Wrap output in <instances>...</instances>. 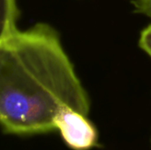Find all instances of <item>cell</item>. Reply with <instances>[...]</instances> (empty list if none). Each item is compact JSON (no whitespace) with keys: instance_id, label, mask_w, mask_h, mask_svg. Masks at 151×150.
I'll list each match as a JSON object with an SVG mask.
<instances>
[{"instance_id":"1","label":"cell","mask_w":151,"mask_h":150,"mask_svg":"<svg viewBox=\"0 0 151 150\" xmlns=\"http://www.w3.org/2000/svg\"><path fill=\"white\" fill-rule=\"evenodd\" d=\"M68 106L86 116L90 99L58 32L50 24L0 37V124L6 134L56 131L59 111Z\"/></svg>"},{"instance_id":"2","label":"cell","mask_w":151,"mask_h":150,"mask_svg":"<svg viewBox=\"0 0 151 150\" xmlns=\"http://www.w3.org/2000/svg\"><path fill=\"white\" fill-rule=\"evenodd\" d=\"M56 130L65 143L73 150H89L98 145V132L88 116L68 107L58 113Z\"/></svg>"},{"instance_id":"3","label":"cell","mask_w":151,"mask_h":150,"mask_svg":"<svg viewBox=\"0 0 151 150\" xmlns=\"http://www.w3.org/2000/svg\"><path fill=\"white\" fill-rule=\"evenodd\" d=\"M19 16L18 8L15 0H4V7L1 20V36H4L18 27L16 26L17 18Z\"/></svg>"},{"instance_id":"4","label":"cell","mask_w":151,"mask_h":150,"mask_svg":"<svg viewBox=\"0 0 151 150\" xmlns=\"http://www.w3.org/2000/svg\"><path fill=\"white\" fill-rule=\"evenodd\" d=\"M139 46L151 58V24L142 30L139 37Z\"/></svg>"},{"instance_id":"5","label":"cell","mask_w":151,"mask_h":150,"mask_svg":"<svg viewBox=\"0 0 151 150\" xmlns=\"http://www.w3.org/2000/svg\"><path fill=\"white\" fill-rule=\"evenodd\" d=\"M132 4L136 13L151 19V0H132Z\"/></svg>"}]
</instances>
